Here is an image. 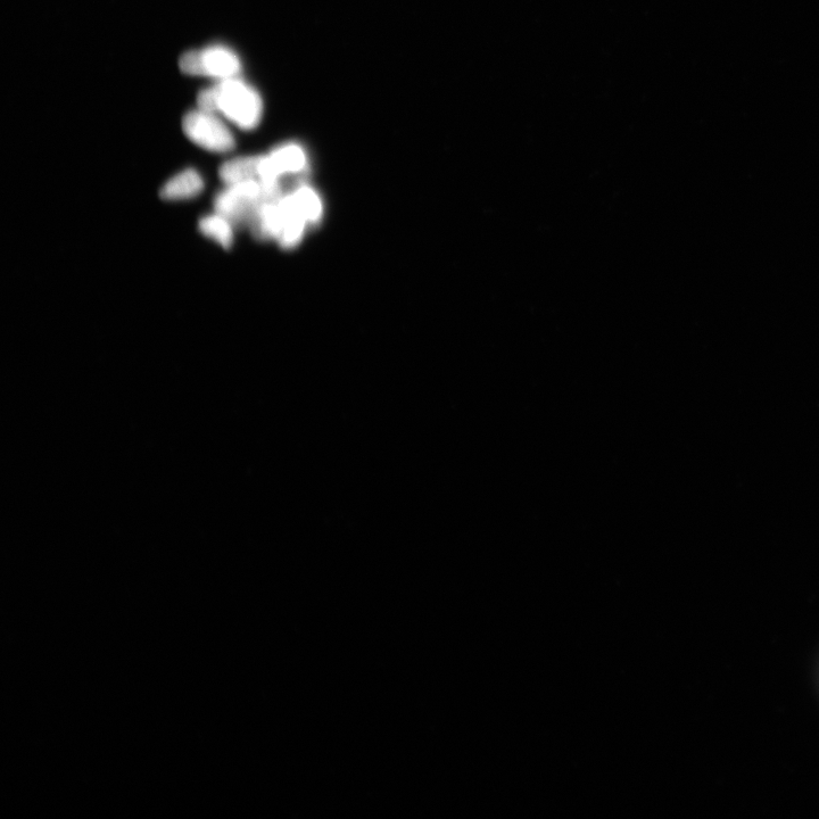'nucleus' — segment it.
<instances>
[{
    "mask_svg": "<svg viewBox=\"0 0 819 819\" xmlns=\"http://www.w3.org/2000/svg\"><path fill=\"white\" fill-rule=\"evenodd\" d=\"M182 130L190 142L211 153H228L236 145L233 132L221 120L220 115L198 107L185 115Z\"/></svg>",
    "mask_w": 819,
    "mask_h": 819,
    "instance_id": "nucleus-3",
    "label": "nucleus"
},
{
    "mask_svg": "<svg viewBox=\"0 0 819 819\" xmlns=\"http://www.w3.org/2000/svg\"><path fill=\"white\" fill-rule=\"evenodd\" d=\"M279 204L283 212V228L277 242L284 250H293L302 243L309 225L297 210L291 194L281 196Z\"/></svg>",
    "mask_w": 819,
    "mask_h": 819,
    "instance_id": "nucleus-5",
    "label": "nucleus"
},
{
    "mask_svg": "<svg viewBox=\"0 0 819 819\" xmlns=\"http://www.w3.org/2000/svg\"><path fill=\"white\" fill-rule=\"evenodd\" d=\"M283 192L272 189L259 179L227 186L214 198V211L225 215L234 225H250L263 203L278 200Z\"/></svg>",
    "mask_w": 819,
    "mask_h": 819,
    "instance_id": "nucleus-2",
    "label": "nucleus"
},
{
    "mask_svg": "<svg viewBox=\"0 0 819 819\" xmlns=\"http://www.w3.org/2000/svg\"><path fill=\"white\" fill-rule=\"evenodd\" d=\"M198 109L217 113L244 130L259 126L263 115L262 98L250 85L237 78L218 81L198 94Z\"/></svg>",
    "mask_w": 819,
    "mask_h": 819,
    "instance_id": "nucleus-1",
    "label": "nucleus"
},
{
    "mask_svg": "<svg viewBox=\"0 0 819 819\" xmlns=\"http://www.w3.org/2000/svg\"><path fill=\"white\" fill-rule=\"evenodd\" d=\"M289 194L309 227L319 226L324 219L325 208L317 190L306 182H300Z\"/></svg>",
    "mask_w": 819,
    "mask_h": 819,
    "instance_id": "nucleus-7",
    "label": "nucleus"
},
{
    "mask_svg": "<svg viewBox=\"0 0 819 819\" xmlns=\"http://www.w3.org/2000/svg\"><path fill=\"white\" fill-rule=\"evenodd\" d=\"M198 228H200L203 236L211 239V241L217 243L219 246L226 248V250L234 245V222L219 212L214 211V213L201 218L200 223H198Z\"/></svg>",
    "mask_w": 819,
    "mask_h": 819,
    "instance_id": "nucleus-9",
    "label": "nucleus"
},
{
    "mask_svg": "<svg viewBox=\"0 0 819 819\" xmlns=\"http://www.w3.org/2000/svg\"><path fill=\"white\" fill-rule=\"evenodd\" d=\"M260 156H239L228 160L219 169L220 179L226 186L259 179Z\"/></svg>",
    "mask_w": 819,
    "mask_h": 819,
    "instance_id": "nucleus-8",
    "label": "nucleus"
},
{
    "mask_svg": "<svg viewBox=\"0 0 819 819\" xmlns=\"http://www.w3.org/2000/svg\"><path fill=\"white\" fill-rule=\"evenodd\" d=\"M179 66L189 76L218 81L237 78L242 71L238 55L225 46H210L185 53L181 56Z\"/></svg>",
    "mask_w": 819,
    "mask_h": 819,
    "instance_id": "nucleus-4",
    "label": "nucleus"
},
{
    "mask_svg": "<svg viewBox=\"0 0 819 819\" xmlns=\"http://www.w3.org/2000/svg\"><path fill=\"white\" fill-rule=\"evenodd\" d=\"M204 179L200 172L189 168L171 177L163 185L160 195L164 201H187L202 194Z\"/></svg>",
    "mask_w": 819,
    "mask_h": 819,
    "instance_id": "nucleus-6",
    "label": "nucleus"
}]
</instances>
